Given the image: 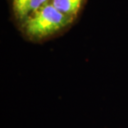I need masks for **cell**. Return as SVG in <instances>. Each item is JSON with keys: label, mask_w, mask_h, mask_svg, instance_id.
I'll use <instances>...</instances> for the list:
<instances>
[{"label": "cell", "mask_w": 128, "mask_h": 128, "mask_svg": "<svg viewBox=\"0 0 128 128\" xmlns=\"http://www.w3.org/2000/svg\"><path fill=\"white\" fill-rule=\"evenodd\" d=\"M76 22L49 2L16 28L28 42L43 43L63 35Z\"/></svg>", "instance_id": "1"}, {"label": "cell", "mask_w": 128, "mask_h": 128, "mask_svg": "<svg viewBox=\"0 0 128 128\" xmlns=\"http://www.w3.org/2000/svg\"><path fill=\"white\" fill-rule=\"evenodd\" d=\"M49 2L50 0H10L12 21L17 27Z\"/></svg>", "instance_id": "2"}, {"label": "cell", "mask_w": 128, "mask_h": 128, "mask_svg": "<svg viewBox=\"0 0 128 128\" xmlns=\"http://www.w3.org/2000/svg\"><path fill=\"white\" fill-rule=\"evenodd\" d=\"M88 0H50V4L58 11L74 20L82 14Z\"/></svg>", "instance_id": "3"}]
</instances>
